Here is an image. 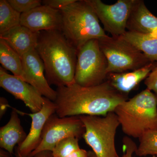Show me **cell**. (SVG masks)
<instances>
[{
    "mask_svg": "<svg viewBox=\"0 0 157 157\" xmlns=\"http://www.w3.org/2000/svg\"><path fill=\"white\" fill-rule=\"evenodd\" d=\"M56 113L61 117L76 116H105L114 112L118 105L128 100L106 80L95 86L76 83L56 89Z\"/></svg>",
    "mask_w": 157,
    "mask_h": 157,
    "instance_id": "1",
    "label": "cell"
},
{
    "mask_svg": "<svg viewBox=\"0 0 157 157\" xmlns=\"http://www.w3.org/2000/svg\"><path fill=\"white\" fill-rule=\"evenodd\" d=\"M35 49L43 62L45 77L50 85L58 87L75 83L78 49L61 31L40 32Z\"/></svg>",
    "mask_w": 157,
    "mask_h": 157,
    "instance_id": "2",
    "label": "cell"
},
{
    "mask_svg": "<svg viewBox=\"0 0 157 157\" xmlns=\"http://www.w3.org/2000/svg\"><path fill=\"white\" fill-rule=\"evenodd\" d=\"M114 112L128 137L139 139L145 132L157 130V96L148 89L118 105Z\"/></svg>",
    "mask_w": 157,
    "mask_h": 157,
    "instance_id": "3",
    "label": "cell"
},
{
    "mask_svg": "<svg viewBox=\"0 0 157 157\" xmlns=\"http://www.w3.org/2000/svg\"><path fill=\"white\" fill-rule=\"evenodd\" d=\"M60 11L62 32L78 50L90 40L107 36L87 0H76Z\"/></svg>",
    "mask_w": 157,
    "mask_h": 157,
    "instance_id": "4",
    "label": "cell"
},
{
    "mask_svg": "<svg viewBox=\"0 0 157 157\" xmlns=\"http://www.w3.org/2000/svg\"><path fill=\"white\" fill-rule=\"evenodd\" d=\"M85 132L82 138L98 157H118L115 147L117 130L120 125L114 112L105 116H80Z\"/></svg>",
    "mask_w": 157,
    "mask_h": 157,
    "instance_id": "5",
    "label": "cell"
},
{
    "mask_svg": "<svg viewBox=\"0 0 157 157\" xmlns=\"http://www.w3.org/2000/svg\"><path fill=\"white\" fill-rule=\"evenodd\" d=\"M98 41L108 62V73L134 71L152 63L141 51L121 37L107 36Z\"/></svg>",
    "mask_w": 157,
    "mask_h": 157,
    "instance_id": "6",
    "label": "cell"
},
{
    "mask_svg": "<svg viewBox=\"0 0 157 157\" xmlns=\"http://www.w3.org/2000/svg\"><path fill=\"white\" fill-rule=\"evenodd\" d=\"M108 62L98 39L88 41L78 50L75 83L81 86H95L106 81Z\"/></svg>",
    "mask_w": 157,
    "mask_h": 157,
    "instance_id": "7",
    "label": "cell"
},
{
    "mask_svg": "<svg viewBox=\"0 0 157 157\" xmlns=\"http://www.w3.org/2000/svg\"><path fill=\"white\" fill-rule=\"evenodd\" d=\"M85 132L80 116L61 117L55 113L48 118L42 132L39 146L29 157L44 151H53L58 143L69 137L81 138Z\"/></svg>",
    "mask_w": 157,
    "mask_h": 157,
    "instance_id": "8",
    "label": "cell"
},
{
    "mask_svg": "<svg viewBox=\"0 0 157 157\" xmlns=\"http://www.w3.org/2000/svg\"><path fill=\"white\" fill-rule=\"evenodd\" d=\"M104 31L112 37L121 36L127 30V23L136 0H118L115 4L107 5L101 0H87Z\"/></svg>",
    "mask_w": 157,
    "mask_h": 157,
    "instance_id": "9",
    "label": "cell"
},
{
    "mask_svg": "<svg viewBox=\"0 0 157 157\" xmlns=\"http://www.w3.org/2000/svg\"><path fill=\"white\" fill-rule=\"evenodd\" d=\"M0 86L12 95L15 99L23 102L32 113L42 109L45 97L34 86L14 75L9 74L0 67Z\"/></svg>",
    "mask_w": 157,
    "mask_h": 157,
    "instance_id": "10",
    "label": "cell"
},
{
    "mask_svg": "<svg viewBox=\"0 0 157 157\" xmlns=\"http://www.w3.org/2000/svg\"><path fill=\"white\" fill-rule=\"evenodd\" d=\"M21 61L26 82L34 86L43 97L54 102L56 91L52 88L48 83L44 74L43 62L36 49L25 54L21 57Z\"/></svg>",
    "mask_w": 157,
    "mask_h": 157,
    "instance_id": "11",
    "label": "cell"
},
{
    "mask_svg": "<svg viewBox=\"0 0 157 157\" xmlns=\"http://www.w3.org/2000/svg\"><path fill=\"white\" fill-rule=\"evenodd\" d=\"M56 109L54 102L45 98L42 109L38 112L25 113L16 109L19 114H25L32 118V124L29 134L24 141L16 147V150L23 156L29 157L39 146L45 124L48 118L56 113Z\"/></svg>",
    "mask_w": 157,
    "mask_h": 157,
    "instance_id": "12",
    "label": "cell"
},
{
    "mask_svg": "<svg viewBox=\"0 0 157 157\" xmlns=\"http://www.w3.org/2000/svg\"><path fill=\"white\" fill-rule=\"evenodd\" d=\"M20 24L35 32L61 31V12L60 10L42 5L21 14Z\"/></svg>",
    "mask_w": 157,
    "mask_h": 157,
    "instance_id": "13",
    "label": "cell"
},
{
    "mask_svg": "<svg viewBox=\"0 0 157 157\" xmlns=\"http://www.w3.org/2000/svg\"><path fill=\"white\" fill-rule=\"evenodd\" d=\"M157 65L154 62L138 70L124 73H108L107 80L113 88L121 94L128 96L140 82L146 79Z\"/></svg>",
    "mask_w": 157,
    "mask_h": 157,
    "instance_id": "14",
    "label": "cell"
},
{
    "mask_svg": "<svg viewBox=\"0 0 157 157\" xmlns=\"http://www.w3.org/2000/svg\"><path fill=\"white\" fill-rule=\"evenodd\" d=\"M127 30L157 36V17L148 10L143 0H136L128 20Z\"/></svg>",
    "mask_w": 157,
    "mask_h": 157,
    "instance_id": "15",
    "label": "cell"
},
{
    "mask_svg": "<svg viewBox=\"0 0 157 157\" xmlns=\"http://www.w3.org/2000/svg\"><path fill=\"white\" fill-rule=\"evenodd\" d=\"M39 33L33 32L20 24L0 35V39L5 40L21 57L25 54L36 48Z\"/></svg>",
    "mask_w": 157,
    "mask_h": 157,
    "instance_id": "16",
    "label": "cell"
},
{
    "mask_svg": "<svg viewBox=\"0 0 157 157\" xmlns=\"http://www.w3.org/2000/svg\"><path fill=\"white\" fill-rule=\"evenodd\" d=\"M16 109L12 110L9 121L0 129V147L11 155L14 153V147L24 141L27 135L21 124Z\"/></svg>",
    "mask_w": 157,
    "mask_h": 157,
    "instance_id": "17",
    "label": "cell"
},
{
    "mask_svg": "<svg viewBox=\"0 0 157 157\" xmlns=\"http://www.w3.org/2000/svg\"><path fill=\"white\" fill-rule=\"evenodd\" d=\"M120 37L134 45L152 62H157V36L127 31Z\"/></svg>",
    "mask_w": 157,
    "mask_h": 157,
    "instance_id": "18",
    "label": "cell"
},
{
    "mask_svg": "<svg viewBox=\"0 0 157 157\" xmlns=\"http://www.w3.org/2000/svg\"><path fill=\"white\" fill-rule=\"evenodd\" d=\"M0 63L3 68L25 82L21 57L2 39H0Z\"/></svg>",
    "mask_w": 157,
    "mask_h": 157,
    "instance_id": "19",
    "label": "cell"
},
{
    "mask_svg": "<svg viewBox=\"0 0 157 157\" xmlns=\"http://www.w3.org/2000/svg\"><path fill=\"white\" fill-rule=\"evenodd\" d=\"M78 140L71 137L59 142L52 151L53 157H88V151L80 148Z\"/></svg>",
    "mask_w": 157,
    "mask_h": 157,
    "instance_id": "20",
    "label": "cell"
},
{
    "mask_svg": "<svg viewBox=\"0 0 157 157\" xmlns=\"http://www.w3.org/2000/svg\"><path fill=\"white\" fill-rule=\"evenodd\" d=\"M21 14L14 10L7 0L0 1V35L20 25Z\"/></svg>",
    "mask_w": 157,
    "mask_h": 157,
    "instance_id": "21",
    "label": "cell"
},
{
    "mask_svg": "<svg viewBox=\"0 0 157 157\" xmlns=\"http://www.w3.org/2000/svg\"><path fill=\"white\" fill-rule=\"evenodd\" d=\"M139 140L140 143L135 153L137 156L157 157V130L145 132Z\"/></svg>",
    "mask_w": 157,
    "mask_h": 157,
    "instance_id": "22",
    "label": "cell"
},
{
    "mask_svg": "<svg viewBox=\"0 0 157 157\" xmlns=\"http://www.w3.org/2000/svg\"><path fill=\"white\" fill-rule=\"evenodd\" d=\"M10 6L17 12L23 14L42 6L40 0H7Z\"/></svg>",
    "mask_w": 157,
    "mask_h": 157,
    "instance_id": "23",
    "label": "cell"
},
{
    "mask_svg": "<svg viewBox=\"0 0 157 157\" xmlns=\"http://www.w3.org/2000/svg\"><path fill=\"white\" fill-rule=\"evenodd\" d=\"M123 151L122 156L118 157H132V155L135 153L137 146L132 138L128 136H125L122 140Z\"/></svg>",
    "mask_w": 157,
    "mask_h": 157,
    "instance_id": "24",
    "label": "cell"
},
{
    "mask_svg": "<svg viewBox=\"0 0 157 157\" xmlns=\"http://www.w3.org/2000/svg\"><path fill=\"white\" fill-rule=\"evenodd\" d=\"M144 84L157 96V65L145 79Z\"/></svg>",
    "mask_w": 157,
    "mask_h": 157,
    "instance_id": "25",
    "label": "cell"
},
{
    "mask_svg": "<svg viewBox=\"0 0 157 157\" xmlns=\"http://www.w3.org/2000/svg\"><path fill=\"white\" fill-rule=\"evenodd\" d=\"M76 0H44L42 1V5L49 6L54 9L61 10L70 4L76 2Z\"/></svg>",
    "mask_w": 157,
    "mask_h": 157,
    "instance_id": "26",
    "label": "cell"
},
{
    "mask_svg": "<svg viewBox=\"0 0 157 157\" xmlns=\"http://www.w3.org/2000/svg\"><path fill=\"white\" fill-rule=\"evenodd\" d=\"M0 103H1V117L3 116L4 113H6V110H7V108L9 107V105L8 104V101L6 98L1 97L0 99Z\"/></svg>",
    "mask_w": 157,
    "mask_h": 157,
    "instance_id": "27",
    "label": "cell"
},
{
    "mask_svg": "<svg viewBox=\"0 0 157 157\" xmlns=\"http://www.w3.org/2000/svg\"><path fill=\"white\" fill-rule=\"evenodd\" d=\"M33 157H53V156L52 151H44L37 154Z\"/></svg>",
    "mask_w": 157,
    "mask_h": 157,
    "instance_id": "28",
    "label": "cell"
},
{
    "mask_svg": "<svg viewBox=\"0 0 157 157\" xmlns=\"http://www.w3.org/2000/svg\"><path fill=\"white\" fill-rule=\"evenodd\" d=\"M12 155L10 154L7 151L1 148L0 150V157H10Z\"/></svg>",
    "mask_w": 157,
    "mask_h": 157,
    "instance_id": "29",
    "label": "cell"
},
{
    "mask_svg": "<svg viewBox=\"0 0 157 157\" xmlns=\"http://www.w3.org/2000/svg\"><path fill=\"white\" fill-rule=\"evenodd\" d=\"M88 157H98L94 151H88Z\"/></svg>",
    "mask_w": 157,
    "mask_h": 157,
    "instance_id": "30",
    "label": "cell"
},
{
    "mask_svg": "<svg viewBox=\"0 0 157 157\" xmlns=\"http://www.w3.org/2000/svg\"><path fill=\"white\" fill-rule=\"evenodd\" d=\"M15 157H24L23 156L21 155L18 152V151H17L16 150V152H15Z\"/></svg>",
    "mask_w": 157,
    "mask_h": 157,
    "instance_id": "31",
    "label": "cell"
}]
</instances>
